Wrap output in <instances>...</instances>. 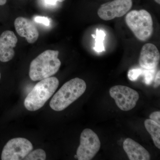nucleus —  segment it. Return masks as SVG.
<instances>
[{
    "label": "nucleus",
    "mask_w": 160,
    "mask_h": 160,
    "mask_svg": "<svg viewBox=\"0 0 160 160\" xmlns=\"http://www.w3.org/2000/svg\"><path fill=\"white\" fill-rule=\"evenodd\" d=\"M160 54L154 44L147 43L143 46L140 52L139 64L144 69H156L159 62Z\"/></svg>",
    "instance_id": "obj_11"
},
{
    "label": "nucleus",
    "mask_w": 160,
    "mask_h": 160,
    "mask_svg": "<svg viewBox=\"0 0 160 160\" xmlns=\"http://www.w3.org/2000/svg\"><path fill=\"white\" fill-rule=\"evenodd\" d=\"M18 38L14 32L6 30L0 34V62H8L15 55L14 48L18 43Z\"/></svg>",
    "instance_id": "obj_9"
},
{
    "label": "nucleus",
    "mask_w": 160,
    "mask_h": 160,
    "mask_svg": "<svg viewBox=\"0 0 160 160\" xmlns=\"http://www.w3.org/2000/svg\"><path fill=\"white\" fill-rule=\"evenodd\" d=\"M106 34L102 30L97 29L96 34L95 38V46L94 49L97 52H100L105 51L104 41Z\"/></svg>",
    "instance_id": "obj_14"
},
{
    "label": "nucleus",
    "mask_w": 160,
    "mask_h": 160,
    "mask_svg": "<svg viewBox=\"0 0 160 160\" xmlns=\"http://www.w3.org/2000/svg\"><path fill=\"white\" fill-rule=\"evenodd\" d=\"M7 2V0H0V7L5 6Z\"/></svg>",
    "instance_id": "obj_22"
},
{
    "label": "nucleus",
    "mask_w": 160,
    "mask_h": 160,
    "mask_svg": "<svg viewBox=\"0 0 160 160\" xmlns=\"http://www.w3.org/2000/svg\"><path fill=\"white\" fill-rule=\"evenodd\" d=\"M145 128L151 136L155 146L160 149V126L151 119H146L144 122Z\"/></svg>",
    "instance_id": "obj_13"
},
{
    "label": "nucleus",
    "mask_w": 160,
    "mask_h": 160,
    "mask_svg": "<svg viewBox=\"0 0 160 160\" xmlns=\"http://www.w3.org/2000/svg\"><path fill=\"white\" fill-rule=\"evenodd\" d=\"M160 71L159 70L158 72L156 75L155 78V84L154 85V88H157L158 86H159L160 85Z\"/></svg>",
    "instance_id": "obj_21"
},
{
    "label": "nucleus",
    "mask_w": 160,
    "mask_h": 160,
    "mask_svg": "<svg viewBox=\"0 0 160 160\" xmlns=\"http://www.w3.org/2000/svg\"><path fill=\"white\" fill-rule=\"evenodd\" d=\"M74 158H77L78 159V157H77V155H75L74 156Z\"/></svg>",
    "instance_id": "obj_25"
},
{
    "label": "nucleus",
    "mask_w": 160,
    "mask_h": 160,
    "mask_svg": "<svg viewBox=\"0 0 160 160\" xmlns=\"http://www.w3.org/2000/svg\"><path fill=\"white\" fill-rule=\"evenodd\" d=\"M42 6L46 8H54L59 2L58 0H40Z\"/></svg>",
    "instance_id": "obj_18"
},
{
    "label": "nucleus",
    "mask_w": 160,
    "mask_h": 160,
    "mask_svg": "<svg viewBox=\"0 0 160 160\" xmlns=\"http://www.w3.org/2000/svg\"><path fill=\"white\" fill-rule=\"evenodd\" d=\"M155 69H145L144 75L145 82L146 85H149L151 84L154 78Z\"/></svg>",
    "instance_id": "obj_17"
},
{
    "label": "nucleus",
    "mask_w": 160,
    "mask_h": 160,
    "mask_svg": "<svg viewBox=\"0 0 160 160\" xmlns=\"http://www.w3.org/2000/svg\"><path fill=\"white\" fill-rule=\"evenodd\" d=\"M145 69L141 68L133 69L129 70L128 77L129 79L131 81H135L138 79L141 76L144 75Z\"/></svg>",
    "instance_id": "obj_16"
},
{
    "label": "nucleus",
    "mask_w": 160,
    "mask_h": 160,
    "mask_svg": "<svg viewBox=\"0 0 160 160\" xmlns=\"http://www.w3.org/2000/svg\"><path fill=\"white\" fill-rule=\"evenodd\" d=\"M36 22L40 23L46 26H49L50 25V21L49 18L46 17L35 16L33 18Z\"/></svg>",
    "instance_id": "obj_19"
},
{
    "label": "nucleus",
    "mask_w": 160,
    "mask_h": 160,
    "mask_svg": "<svg viewBox=\"0 0 160 160\" xmlns=\"http://www.w3.org/2000/svg\"><path fill=\"white\" fill-rule=\"evenodd\" d=\"M86 89V82L82 79L76 78L69 80L54 94L49 106L55 111H62L78 99Z\"/></svg>",
    "instance_id": "obj_2"
},
{
    "label": "nucleus",
    "mask_w": 160,
    "mask_h": 160,
    "mask_svg": "<svg viewBox=\"0 0 160 160\" xmlns=\"http://www.w3.org/2000/svg\"><path fill=\"white\" fill-rule=\"evenodd\" d=\"M124 150L130 160H149L151 156L149 152L140 144L130 138L123 142Z\"/></svg>",
    "instance_id": "obj_12"
},
{
    "label": "nucleus",
    "mask_w": 160,
    "mask_h": 160,
    "mask_svg": "<svg viewBox=\"0 0 160 160\" xmlns=\"http://www.w3.org/2000/svg\"><path fill=\"white\" fill-rule=\"evenodd\" d=\"M14 24L18 34L25 38L28 43L33 44L37 41L39 33L36 26L31 20L20 17L16 19Z\"/></svg>",
    "instance_id": "obj_10"
},
{
    "label": "nucleus",
    "mask_w": 160,
    "mask_h": 160,
    "mask_svg": "<svg viewBox=\"0 0 160 160\" xmlns=\"http://www.w3.org/2000/svg\"><path fill=\"white\" fill-rule=\"evenodd\" d=\"M59 83V80L56 77L41 80L26 96L24 102L26 109L30 111H35L42 108L54 94Z\"/></svg>",
    "instance_id": "obj_3"
},
{
    "label": "nucleus",
    "mask_w": 160,
    "mask_h": 160,
    "mask_svg": "<svg viewBox=\"0 0 160 160\" xmlns=\"http://www.w3.org/2000/svg\"><path fill=\"white\" fill-rule=\"evenodd\" d=\"M58 2H64V1H65V0H58Z\"/></svg>",
    "instance_id": "obj_24"
},
{
    "label": "nucleus",
    "mask_w": 160,
    "mask_h": 160,
    "mask_svg": "<svg viewBox=\"0 0 160 160\" xmlns=\"http://www.w3.org/2000/svg\"><path fill=\"white\" fill-rule=\"evenodd\" d=\"M132 6V0H113L101 5L98 14L102 20L109 21L125 15Z\"/></svg>",
    "instance_id": "obj_8"
},
{
    "label": "nucleus",
    "mask_w": 160,
    "mask_h": 160,
    "mask_svg": "<svg viewBox=\"0 0 160 160\" xmlns=\"http://www.w3.org/2000/svg\"><path fill=\"white\" fill-rule=\"evenodd\" d=\"M126 22L138 39L145 42L153 33V22L151 14L145 9L134 10L126 15Z\"/></svg>",
    "instance_id": "obj_4"
},
{
    "label": "nucleus",
    "mask_w": 160,
    "mask_h": 160,
    "mask_svg": "<svg viewBox=\"0 0 160 160\" xmlns=\"http://www.w3.org/2000/svg\"><path fill=\"white\" fill-rule=\"evenodd\" d=\"M59 53L58 50H47L32 60L29 70L31 80L41 81L55 74L61 66Z\"/></svg>",
    "instance_id": "obj_1"
},
{
    "label": "nucleus",
    "mask_w": 160,
    "mask_h": 160,
    "mask_svg": "<svg viewBox=\"0 0 160 160\" xmlns=\"http://www.w3.org/2000/svg\"><path fill=\"white\" fill-rule=\"evenodd\" d=\"M109 94L115 101L118 107L125 111L133 109L139 98L137 91L127 86L121 85L111 87Z\"/></svg>",
    "instance_id": "obj_7"
},
{
    "label": "nucleus",
    "mask_w": 160,
    "mask_h": 160,
    "mask_svg": "<svg viewBox=\"0 0 160 160\" xmlns=\"http://www.w3.org/2000/svg\"><path fill=\"white\" fill-rule=\"evenodd\" d=\"M32 149V144L27 139L14 138L9 140L3 147L1 151V159L24 160Z\"/></svg>",
    "instance_id": "obj_6"
},
{
    "label": "nucleus",
    "mask_w": 160,
    "mask_h": 160,
    "mask_svg": "<svg viewBox=\"0 0 160 160\" xmlns=\"http://www.w3.org/2000/svg\"><path fill=\"white\" fill-rule=\"evenodd\" d=\"M46 152L42 149H37L31 151L25 158V160H45L46 159Z\"/></svg>",
    "instance_id": "obj_15"
},
{
    "label": "nucleus",
    "mask_w": 160,
    "mask_h": 160,
    "mask_svg": "<svg viewBox=\"0 0 160 160\" xmlns=\"http://www.w3.org/2000/svg\"><path fill=\"white\" fill-rule=\"evenodd\" d=\"M150 119L160 125V112L156 111L152 112L149 116Z\"/></svg>",
    "instance_id": "obj_20"
},
{
    "label": "nucleus",
    "mask_w": 160,
    "mask_h": 160,
    "mask_svg": "<svg viewBox=\"0 0 160 160\" xmlns=\"http://www.w3.org/2000/svg\"><path fill=\"white\" fill-rule=\"evenodd\" d=\"M154 1L156 2L158 4H160V0H154Z\"/></svg>",
    "instance_id": "obj_23"
},
{
    "label": "nucleus",
    "mask_w": 160,
    "mask_h": 160,
    "mask_svg": "<svg viewBox=\"0 0 160 160\" xmlns=\"http://www.w3.org/2000/svg\"><path fill=\"white\" fill-rule=\"evenodd\" d=\"M97 134L90 129H84L80 136V145L77 150L78 160H91L101 148Z\"/></svg>",
    "instance_id": "obj_5"
}]
</instances>
